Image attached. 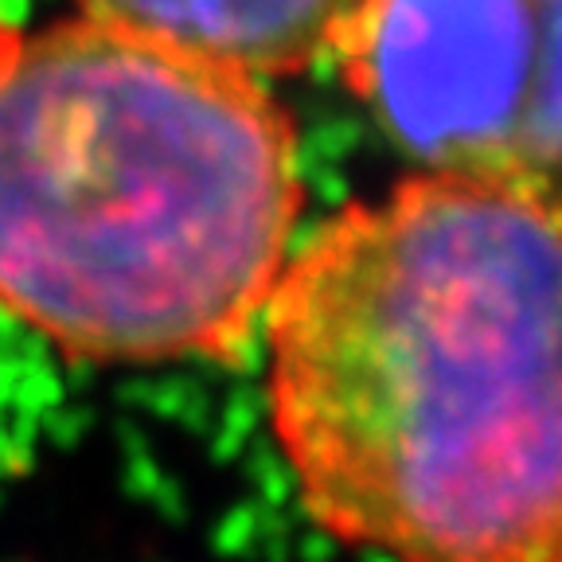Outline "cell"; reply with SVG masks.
<instances>
[{"mask_svg":"<svg viewBox=\"0 0 562 562\" xmlns=\"http://www.w3.org/2000/svg\"><path fill=\"white\" fill-rule=\"evenodd\" d=\"M559 200L430 172L285 258L266 414L325 536L395 562H559Z\"/></svg>","mask_w":562,"mask_h":562,"instance_id":"1","label":"cell"},{"mask_svg":"<svg viewBox=\"0 0 562 562\" xmlns=\"http://www.w3.org/2000/svg\"><path fill=\"white\" fill-rule=\"evenodd\" d=\"M301 211L255 75L98 20L0 52V305L82 363H238Z\"/></svg>","mask_w":562,"mask_h":562,"instance_id":"2","label":"cell"},{"mask_svg":"<svg viewBox=\"0 0 562 562\" xmlns=\"http://www.w3.org/2000/svg\"><path fill=\"white\" fill-rule=\"evenodd\" d=\"M562 0H363L340 79L430 176L559 200Z\"/></svg>","mask_w":562,"mask_h":562,"instance_id":"3","label":"cell"},{"mask_svg":"<svg viewBox=\"0 0 562 562\" xmlns=\"http://www.w3.org/2000/svg\"><path fill=\"white\" fill-rule=\"evenodd\" d=\"M363 0H79L87 20L243 75H293L340 44Z\"/></svg>","mask_w":562,"mask_h":562,"instance_id":"4","label":"cell"},{"mask_svg":"<svg viewBox=\"0 0 562 562\" xmlns=\"http://www.w3.org/2000/svg\"><path fill=\"white\" fill-rule=\"evenodd\" d=\"M12 35H16V27H9L4 20H0V52H4V44H9Z\"/></svg>","mask_w":562,"mask_h":562,"instance_id":"5","label":"cell"}]
</instances>
